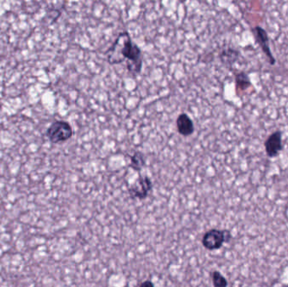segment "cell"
<instances>
[{
  "mask_svg": "<svg viewBox=\"0 0 288 287\" xmlns=\"http://www.w3.org/2000/svg\"><path fill=\"white\" fill-rule=\"evenodd\" d=\"M107 60L111 65L122 64L128 60V71L132 74L137 75L141 72L144 55L139 46L133 42L129 33L123 31L117 36L107 52Z\"/></svg>",
  "mask_w": 288,
  "mask_h": 287,
  "instance_id": "1",
  "label": "cell"
},
{
  "mask_svg": "<svg viewBox=\"0 0 288 287\" xmlns=\"http://www.w3.org/2000/svg\"><path fill=\"white\" fill-rule=\"evenodd\" d=\"M73 135L71 125L65 121H56L48 127L47 137L51 143L54 144H63L70 140Z\"/></svg>",
  "mask_w": 288,
  "mask_h": 287,
  "instance_id": "2",
  "label": "cell"
},
{
  "mask_svg": "<svg viewBox=\"0 0 288 287\" xmlns=\"http://www.w3.org/2000/svg\"><path fill=\"white\" fill-rule=\"evenodd\" d=\"M232 235L229 231L212 229L206 232L203 237V244L208 250H216L223 245V243L229 242Z\"/></svg>",
  "mask_w": 288,
  "mask_h": 287,
  "instance_id": "3",
  "label": "cell"
},
{
  "mask_svg": "<svg viewBox=\"0 0 288 287\" xmlns=\"http://www.w3.org/2000/svg\"><path fill=\"white\" fill-rule=\"evenodd\" d=\"M252 31L254 36H255V41L261 47L264 54L266 56V58L268 59L269 64L271 65H275L277 63V60H276V58L271 50L270 43H269L268 34L266 32V30L260 25H256L255 27L252 28Z\"/></svg>",
  "mask_w": 288,
  "mask_h": 287,
  "instance_id": "4",
  "label": "cell"
},
{
  "mask_svg": "<svg viewBox=\"0 0 288 287\" xmlns=\"http://www.w3.org/2000/svg\"><path fill=\"white\" fill-rule=\"evenodd\" d=\"M265 149L266 155L271 158L276 157L279 155L283 149V133L281 131H275L265 142Z\"/></svg>",
  "mask_w": 288,
  "mask_h": 287,
  "instance_id": "5",
  "label": "cell"
},
{
  "mask_svg": "<svg viewBox=\"0 0 288 287\" xmlns=\"http://www.w3.org/2000/svg\"><path fill=\"white\" fill-rule=\"evenodd\" d=\"M152 188V183L148 177L140 176L136 184L129 189V194L133 199H145Z\"/></svg>",
  "mask_w": 288,
  "mask_h": 287,
  "instance_id": "6",
  "label": "cell"
},
{
  "mask_svg": "<svg viewBox=\"0 0 288 287\" xmlns=\"http://www.w3.org/2000/svg\"><path fill=\"white\" fill-rule=\"evenodd\" d=\"M178 133L183 137H190L195 132L194 123L191 117L186 113L180 114L176 120Z\"/></svg>",
  "mask_w": 288,
  "mask_h": 287,
  "instance_id": "7",
  "label": "cell"
},
{
  "mask_svg": "<svg viewBox=\"0 0 288 287\" xmlns=\"http://www.w3.org/2000/svg\"><path fill=\"white\" fill-rule=\"evenodd\" d=\"M219 58H220L221 62L224 64L225 66L229 67L230 68V67L233 66V64H235L238 58H239V52L236 50V49L228 47V48L223 49L221 52L220 55H219Z\"/></svg>",
  "mask_w": 288,
  "mask_h": 287,
  "instance_id": "8",
  "label": "cell"
},
{
  "mask_svg": "<svg viewBox=\"0 0 288 287\" xmlns=\"http://www.w3.org/2000/svg\"><path fill=\"white\" fill-rule=\"evenodd\" d=\"M236 88L240 91H245L252 86V82L246 72H239L235 74Z\"/></svg>",
  "mask_w": 288,
  "mask_h": 287,
  "instance_id": "9",
  "label": "cell"
},
{
  "mask_svg": "<svg viewBox=\"0 0 288 287\" xmlns=\"http://www.w3.org/2000/svg\"><path fill=\"white\" fill-rule=\"evenodd\" d=\"M145 166V158L144 155L141 152H135L133 156H131L130 167L135 171H141Z\"/></svg>",
  "mask_w": 288,
  "mask_h": 287,
  "instance_id": "10",
  "label": "cell"
},
{
  "mask_svg": "<svg viewBox=\"0 0 288 287\" xmlns=\"http://www.w3.org/2000/svg\"><path fill=\"white\" fill-rule=\"evenodd\" d=\"M212 279L214 287H227V282L224 276L218 271H214L212 274Z\"/></svg>",
  "mask_w": 288,
  "mask_h": 287,
  "instance_id": "11",
  "label": "cell"
},
{
  "mask_svg": "<svg viewBox=\"0 0 288 287\" xmlns=\"http://www.w3.org/2000/svg\"><path fill=\"white\" fill-rule=\"evenodd\" d=\"M154 287V286H153V284L150 281H146V282H144L141 285V287Z\"/></svg>",
  "mask_w": 288,
  "mask_h": 287,
  "instance_id": "12",
  "label": "cell"
}]
</instances>
